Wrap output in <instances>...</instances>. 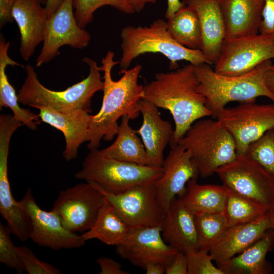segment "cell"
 <instances>
[{"instance_id": "6da1fadb", "label": "cell", "mask_w": 274, "mask_h": 274, "mask_svg": "<svg viewBox=\"0 0 274 274\" xmlns=\"http://www.w3.org/2000/svg\"><path fill=\"white\" fill-rule=\"evenodd\" d=\"M114 53L109 50L101 59L103 98L99 112L90 116L87 146L89 150L98 149L101 139L111 141L114 139L118 132V120L120 117L128 116L133 120L140 114L138 102L144 97V86L139 83L138 78L142 66L136 64L130 69L120 70L122 76L114 81L112 70L119 61H114Z\"/></svg>"}, {"instance_id": "7a4b0ae2", "label": "cell", "mask_w": 274, "mask_h": 274, "mask_svg": "<svg viewBox=\"0 0 274 274\" xmlns=\"http://www.w3.org/2000/svg\"><path fill=\"white\" fill-rule=\"evenodd\" d=\"M195 66L191 63L167 73L160 72L144 86L143 98L172 115L175 127L169 144H178L196 121L211 116L204 97L198 92Z\"/></svg>"}, {"instance_id": "3957f363", "label": "cell", "mask_w": 274, "mask_h": 274, "mask_svg": "<svg viewBox=\"0 0 274 274\" xmlns=\"http://www.w3.org/2000/svg\"><path fill=\"white\" fill-rule=\"evenodd\" d=\"M272 63L266 60L245 74L228 76L216 72L207 63L195 66L198 80V91L206 99V105L216 119L219 113L230 102H255L264 96L273 101L265 82L266 71Z\"/></svg>"}, {"instance_id": "277c9868", "label": "cell", "mask_w": 274, "mask_h": 274, "mask_svg": "<svg viewBox=\"0 0 274 274\" xmlns=\"http://www.w3.org/2000/svg\"><path fill=\"white\" fill-rule=\"evenodd\" d=\"M82 61L89 67L88 76L62 91L45 87L40 82L34 67L26 65V77L17 94L19 102L36 109L46 107L61 112L76 110L90 112L91 99L96 92L102 90L104 81L100 67L95 60L86 57Z\"/></svg>"}, {"instance_id": "5b68a950", "label": "cell", "mask_w": 274, "mask_h": 274, "mask_svg": "<svg viewBox=\"0 0 274 274\" xmlns=\"http://www.w3.org/2000/svg\"><path fill=\"white\" fill-rule=\"evenodd\" d=\"M120 37L122 57L119 61L121 70H127L135 58L146 53H159L169 61V68L176 70L177 62L185 60L194 66L209 63L199 49L186 48L176 42L167 31V22L158 19L149 26H127L121 30Z\"/></svg>"}, {"instance_id": "8992f818", "label": "cell", "mask_w": 274, "mask_h": 274, "mask_svg": "<svg viewBox=\"0 0 274 274\" xmlns=\"http://www.w3.org/2000/svg\"><path fill=\"white\" fill-rule=\"evenodd\" d=\"M178 144L191 152L202 178L212 175L237 155L233 138L217 119L196 121Z\"/></svg>"}, {"instance_id": "52a82bcc", "label": "cell", "mask_w": 274, "mask_h": 274, "mask_svg": "<svg viewBox=\"0 0 274 274\" xmlns=\"http://www.w3.org/2000/svg\"><path fill=\"white\" fill-rule=\"evenodd\" d=\"M162 173V167L120 161L106 156L98 149H93L89 150L75 177L95 183L107 192L118 193L140 184L154 182Z\"/></svg>"}, {"instance_id": "ba28073f", "label": "cell", "mask_w": 274, "mask_h": 274, "mask_svg": "<svg viewBox=\"0 0 274 274\" xmlns=\"http://www.w3.org/2000/svg\"><path fill=\"white\" fill-rule=\"evenodd\" d=\"M271 59H274V34L225 39L214 70L224 75H241Z\"/></svg>"}, {"instance_id": "9c48e42d", "label": "cell", "mask_w": 274, "mask_h": 274, "mask_svg": "<svg viewBox=\"0 0 274 274\" xmlns=\"http://www.w3.org/2000/svg\"><path fill=\"white\" fill-rule=\"evenodd\" d=\"M92 184L105 196L118 215L131 227L160 226L165 213L156 196L154 182L135 185L126 190L112 193Z\"/></svg>"}, {"instance_id": "30bf717a", "label": "cell", "mask_w": 274, "mask_h": 274, "mask_svg": "<svg viewBox=\"0 0 274 274\" xmlns=\"http://www.w3.org/2000/svg\"><path fill=\"white\" fill-rule=\"evenodd\" d=\"M105 199L99 190L86 182L61 190L51 210L66 229L82 233L92 227Z\"/></svg>"}, {"instance_id": "8fae6325", "label": "cell", "mask_w": 274, "mask_h": 274, "mask_svg": "<svg viewBox=\"0 0 274 274\" xmlns=\"http://www.w3.org/2000/svg\"><path fill=\"white\" fill-rule=\"evenodd\" d=\"M215 173L228 188L270 209L274 202V179L254 160L245 154L237 155Z\"/></svg>"}, {"instance_id": "7c38bea8", "label": "cell", "mask_w": 274, "mask_h": 274, "mask_svg": "<svg viewBox=\"0 0 274 274\" xmlns=\"http://www.w3.org/2000/svg\"><path fill=\"white\" fill-rule=\"evenodd\" d=\"M216 119L233 138L237 154L243 155L251 143L274 127V105L241 103L224 108Z\"/></svg>"}, {"instance_id": "4fadbf2b", "label": "cell", "mask_w": 274, "mask_h": 274, "mask_svg": "<svg viewBox=\"0 0 274 274\" xmlns=\"http://www.w3.org/2000/svg\"><path fill=\"white\" fill-rule=\"evenodd\" d=\"M73 0H65L47 20L45 34L36 66L48 63L60 54L64 45L82 49L91 40L90 33L80 27L75 17Z\"/></svg>"}, {"instance_id": "5bb4252c", "label": "cell", "mask_w": 274, "mask_h": 274, "mask_svg": "<svg viewBox=\"0 0 274 274\" xmlns=\"http://www.w3.org/2000/svg\"><path fill=\"white\" fill-rule=\"evenodd\" d=\"M19 202L30 220L31 230L29 239L34 243L41 247L58 250L78 248L86 243L81 235L66 229L54 212L42 210L37 203L30 188L27 189Z\"/></svg>"}, {"instance_id": "9a60e30c", "label": "cell", "mask_w": 274, "mask_h": 274, "mask_svg": "<svg viewBox=\"0 0 274 274\" xmlns=\"http://www.w3.org/2000/svg\"><path fill=\"white\" fill-rule=\"evenodd\" d=\"M116 251L122 259L144 269L153 262L167 267L179 251L164 241L161 226H157L132 228L124 242L116 246Z\"/></svg>"}, {"instance_id": "2e32d148", "label": "cell", "mask_w": 274, "mask_h": 274, "mask_svg": "<svg viewBox=\"0 0 274 274\" xmlns=\"http://www.w3.org/2000/svg\"><path fill=\"white\" fill-rule=\"evenodd\" d=\"M162 167V174L154 186L158 201L165 213L173 198L185 192L188 182L197 180L199 173L191 152L179 144L170 147Z\"/></svg>"}, {"instance_id": "e0dca14e", "label": "cell", "mask_w": 274, "mask_h": 274, "mask_svg": "<svg viewBox=\"0 0 274 274\" xmlns=\"http://www.w3.org/2000/svg\"><path fill=\"white\" fill-rule=\"evenodd\" d=\"M16 127L10 122L0 124V213L12 233L20 241L29 239L31 224L19 201L13 197L8 174L10 140Z\"/></svg>"}, {"instance_id": "ac0fdd59", "label": "cell", "mask_w": 274, "mask_h": 274, "mask_svg": "<svg viewBox=\"0 0 274 274\" xmlns=\"http://www.w3.org/2000/svg\"><path fill=\"white\" fill-rule=\"evenodd\" d=\"M272 225L269 212L250 223L230 226L209 251L217 264L227 261L261 238Z\"/></svg>"}, {"instance_id": "d6986e66", "label": "cell", "mask_w": 274, "mask_h": 274, "mask_svg": "<svg viewBox=\"0 0 274 274\" xmlns=\"http://www.w3.org/2000/svg\"><path fill=\"white\" fill-rule=\"evenodd\" d=\"M38 115L41 121L63 134L65 147L62 155L69 161L76 159L80 146L88 141L90 115L84 110L61 112L46 107H40Z\"/></svg>"}, {"instance_id": "ffe728a7", "label": "cell", "mask_w": 274, "mask_h": 274, "mask_svg": "<svg viewBox=\"0 0 274 274\" xmlns=\"http://www.w3.org/2000/svg\"><path fill=\"white\" fill-rule=\"evenodd\" d=\"M36 0H17L12 15L20 33V53L28 61L45 37L48 16L45 7Z\"/></svg>"}, {"instance_id": "44dd1931", "label": "cell", "mask_w": 274, "mask_h": 274, "mask_svg": "<svg viewBox=\"0 0 274 274\" xmlns=\"http://www.w3.org/2000/svg\"><path fill=\"white\" fill-rule=\"evenodd\" d=\"M138 107L143 123L135 131L141 136L154 165L162 167L163 151L170 142L174 129L169 122L161 118L158 108L153 104L142 98L139 101Z\"/></svg>"}, {"instance_id": "7402d4cb", "label": "cell", "mask_w": 274, "mask_h": 274, "mask_svg": "<svg viewBox=\"0 0 274 274\" xmlns=\"http://www.w3.org/2000/svg\"><path fill=\"white\" fill-rule=\"evenodd\" d=\"M192 8L199 19L202 37L200 50L210 64H215L226 38L224 21L218 0H184Z\"/></svg>"}, {"instance_id": "603a6c76", "label": "cell", "mask_w": 274, "mask_h": 274, "mask_svg": "<svg viewBox=\"0 0 274 274\" xmlns=\"http://www.w3.org/2000/svg\"><path fill=\"white\" fill-rule=\"evenodd\" d=\"M160 226L164 241L179 251L198 250L194 215L178 196L172 200Z\"/></svg>"}, {"instance_id": "cb8c5ba5", "label": "cell", "mask_w": 274, "mask_h": 274, "mask_svg": "<svg viewBox=\"0 0 274 274\" xmlns=\"http://www.w3.org/2000/svg\"><path fill=\"white\" fill-rule=\"evenodd\" d=\"M218 3L225 26V39L258 33L264 0H218Z\"/></svg>"}, {"instance_id": "d4e9b609", "label": "cell", "mask_w": 274, "mask_h": 274, "mask_svg": "<svg viewBox=\"0 0 274 274\" xmlns=\"http://www.w3.org/2000/svg\"><path fill=\"white\" fill-rule=\"evenodd\" d=\"M274 247V235L270 229L251 246L229 260L217 264L224 274H267L271 266L266 260Z\"/></svg>"}, {"instance_id": "484cf974", "label": "cell", "mask_w": 274, "mask_h": 274, "mask_svg": "<svg viewBox=\"0 0 274 274\" xmlns=\"http://www.w3.org/2000/svg\"><path fill=\"white\" fill-rule=\"evenodd\" d=\"M129 120L128 116L121 117L115 141L101 152L107 157L120 161L155 166L135 130L130 126Z\"/></svg>"}, {"instance_id": "4316f807", "label": "cell", "mask_w": 274, "mask_h": 274, "mask_svg": "<svg viewBox=\"0 0 274 274\" xmlns=\"http://www.w3.org/2000/svg\"><path fill=\"white\" fill-rule=\"evenodd\" d=\"M224 185H201L189 180L185 192L178 196L194 215L206 213H223L228 193Z\"/></svg>"}, {"instance_id": "83f0119b", "label": "cell", "mask_w": 274, "mask_h": 274, "mask_svg": "<svg viewBox=\"0 0 274 274\" xmlns=\"http://www.w3.org/2000/svg\"><path fill=\"white\" fill-rule=\"evenodd\" d=\"M10 43L6 41L3 34L0 35V108L8 107L15 119L30 130H36L39 123V115L29 109L21 108L19 105L17 94L9 81L6 73L8 65L22 66L12 60L8 55Z\"/></svg>"}, {"instance_id": "f1b7e54d", "label": "cell", "mask_w": 274, "mask_h": 274, "mask_svg": "<svg viewBox=\"0 0 274 274\" xmlns=\"http://www.w3.org/2000/svg\"><path fill=\"white\" fill-rule=\"evenodd\" d=\"M132 228L106 198L93 225L81 236L85 242L97 239L106 245L117 246L124 242Z\"/></svg>"}, {"instance_id": "f546056e", "label": "cell", "mask_w": 274, "mask_h": 274, "mask_svg": "<svg viewBox=\"0 0 274 274\" xmlns=\"http://www.w3.org/2000/svg\"><path fill=\"white\" fill-rule=\"evenodd\" d=\"M166 22L167 31L176 42L186 48L200 50L202 37L200 21L192 8L185 5Z\"/></svg>"}, {"instance_id": "4dcf8cb0", "label": "cell", "mask_w": 274, "mask_h": 274, "mask_svg": "<svg viewBox=\"0 0 274 274\" xmlns=\"http://www.w3.org/2000/svg\"><path fill=\"white\" fill-rule=\"evenodd\" d=\"M228 189L223 213L229 227L254 221L269 212L267 206Z\"/></svg>"}, {"instance_id": "1f68e13d", "label": "cell", "mask_w": 274, "mask_h": 274, "mask_svg": "<svg viewBox=\"0 0 274 274\" xmlns=\"http://www.w3.org/2000/svg\"><path fill=\"white\" fill-rule=\"evenodd\" d=\"M198 250L209 252L229 227L224 213L194 215Z\"/></svg>"}, {"instance_id": "d6a6232c", "label": "cell", "mask_w": 274, "mask_h": 274, "mask_svg": "<svg viewBox=\"0 0 274 274\" xmlns=\"http://www.w3.org/2000/svg\"><path fill=\"white\" fill-rule=\"evenodd\" d=\"M105 6L128 14L135 12L127 0H73L74 15L79 26L85 28L93 20L94 12Z\"/></svg>"}, {"instance_id": "836d02e7", "label": "cell", "mask_w": 274, "mask_h": 274, "mask_svg": "<svg viewBox=\"0 0 274 274\" xmlns=\"http://www.w3.org/2000/svg\"><path fill=\"white\" fill-rule=\"evenodd\" d=\"M245 154L258 163L274 179V127L251 143Z\"/></svg>"}, {"instance_id": "e575fe53", "label": "cell", "mask_w": 274, "mask_h": 274, "mask_svg": "<svg viewBox=\"0 0 274 274\" xmlns=\"http://www.w3.org/2000/svg\"><path fill=\"white\" fill-rule=\"evenodd\" d=\"M12 232L7 225L0 223V262L7 266L22 273L24 269L19 256L17 246L11 238Z\"/></svg>"}, {"instance_id": "d590c367", "label": "cell", "mask_w": 274, "mask_h": 274, "mask_svg": "<svg viewBox=\"0 0 274 274\" xmlns=\"http://www.w3.org/2000/svg\"><path fill=\"white\" fill-rule=\"evenodd\" d=\"M209 253L199 250L186 253L187 274H224L220 268L214 265Z\"/></svg>"}, {"instance_id": "8d00e7d4", "label": "cell", "mask_w": 274, "mask_h": 274, "mask_svg": "<svg viewBox=\"0 0 274 274\" xmlns=\"http://www.w3.org/2000/svg\"><path fill=\"white\" fill-rule=\"evenodd\" d=\"M17 252L25 270L29 274H60L61 271L54 265L40 260L27 247H17Z\"/></svg>"}, {"instance_id": "74e56055", "label": "cell", "mask_w": 274, "mask_h": 274, "mask_svg": "<svg viewBox=\"0 0 274 274\" xmlns=\"http://www.w3.org/2000/svg\"><path fill=\"white\" fill-rule=\"evenodd\" d=\"M259 31L261 33L274 34V0H264Z\"/></svg>"}, {"instance_id": "f35d334b", "label": "cell", "mask_w": 274, "mask_h": 274, "mask_svg": "<svg viewBox=\"0 0 274 274\" xmlns=\"http://www.w3.org/2000/svg\"><path fill=\"white\" fill-rule=\"evenodd\" d=\"M100 267L99 274H129L128 271L122 269L121 265L115 260L101 256L97 259Z\"/></svg>"}, {"instance_id": "ab89813d", "label": "cell", "mask_w": 274, "mask_h": 274, "mask_svg": "<svg viewBox=\"0 0 274 274\" xmlns=\"http://www.w3.org/2000/svg\"><path fill=\"white\" fill-rule=\"evenodd\" d=\"M188 264L186 253L178 251L171 263L166 267V274H187Z\"/></svg>"}, {"instance_id": "60d3db41", "label": "cell", "mask_w": 274, "mask_h": 274, "mask_svg": "<svg viewBox=\"0 0 274 274\" xmlns=\"http://www.w3.org/2000/svg\"><path fill=\"white\" fill-rule=\"evenodd\" d=\"M17 0H0V28L7 23L14 21L12 9Z\"/></svg>"}, {"instance_id": "b9f144b4", "label": "cell", "mask_w": 274, "mask_h": 274, "mask_svg": "<svg viewBox=\"0 0 274 274\" xmlns=\"http://www.w3.org/2000/svg\"><path fill=\"white\" fill-rule=\"evenodd\" d=\"M167 7L165 14L167 20L185 5L184 2H181L180 0H167Z\"/></svg>"}, {"instance_id": "7bdbcfd3", "label": "cell", "mask_w": 274, "mask_h": 274, "mask_svg": "<svg viewBox=\"0 0 274 274\" xmlns=\"http://www.w3.org/2000/svg\"><path fill=\"white\" fill-rule=\"evenodd\" d=\"M265 82L266 86L273 98L274 102V64L271 63L267 68Z\"/></svg>"}, {"instance_id": "ee69618b", "label": "cell", "mask_w": 274, "mask_h": 274, "mask_svg": "<svg viewBox=\"0 0 274 274\" xmlns=\"http://www.w3.org/2000/svg\"><path fill=\"white\" fill-rule=\"evenodd\" d=\"M165 269V265L158 262L149 263L144 268L146 274H163Z\"/></svg>"}, {"instance_id": "f6af8a7d", "label": "cell", "mask_w": 274, "mask_h": 274, "mask_svg": "<svg viewBox=\"0 0 274 274\" xmlns=\"http://www.w3.org/2000/svg\"><path fill=\"white\" fill-rule=\"evenodd\" d=\"M65 0H48L44 6L47 15L50 17L60 7Z\"/></svg>"}, {"instance_id": "bcb514c9", "label": "cell", "mask_w": 274, "mask_h": 274, "mask_svg": "<svg viewBox=\"0 0 274 274\" xmlns=\"http://www.w3.org/2000/svg\"><path fill=\"white\" fill-rule=\"evenodd\" d=\"M135 12L141 11L148 3L155 4L156 0H127Z\"/></svg>"}, {"instance_id": "7dc6e473", "label": "cell", "mask_w": 274, "mask_h": 274, "mask_svg": "<svg viewBox=\"0 0 274 274\" xmlns=\"http://www.w3.org/2000/svg\"><path fill=\"white\" fill-rule=\"evenodd\" d=\"M270 212L272 218V225L270 230L274 235V202L270 209Z\"/></svg>"}, {"instance_id": "c3c4849f", "label": "cell", "mask_w": 274, "mask_h": 274, "mask_svg": "<svg viewBox=\"0 0 274 274\" xmlns=\"http://www.w3.org/2000/svg\"><path fill=\"white\" fill-rule=\"evenodd\" d=\"M36 1L39 2L41 4L45 6L48 0H36Z\"/></svg>"}]
</instances>
